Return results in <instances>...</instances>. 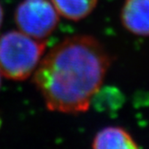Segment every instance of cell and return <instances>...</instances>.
Instances as JSON below:
<instances>
[{
  "label": "cell",
  "instance_id": "6da1fadb",
  "mask_svg": "<svg viewBox=\"0 0 149 149\" xmlns=\"http://www.w3.org/2000/svg\"><path fill=\"white\" fill-rule=\"evenodd\" d=\"M111 58L89 35L62 40L40 61L33 83L49 110L76 114L86 111L101 88Z\"/></svg>",
  "mask_w": 149,
  "mask_h": 149
},
{
  "label": "cell",
  "instance_id": "7a4b0ae2",
  "mask_svg": "<svg viewBox=\"0 0 149 149\" xmlns=\"http://www.w3.org/2000/svg\"><path fill=\"white\" fill-rule=\"evenodd\" d=\"M46 49L43 40L22 31H10L0 35V73L8 79H27L37 68Z\"/></svg>",
  "mask_w": 149,
  "mask_h": 149
},
{
  "label": "cell",
  "instance_id": "3957f363",
  "mask_svg": "<svg viewBox=\"0 0 149 149\" xmlns=\"http://www.w3.org/2000/svg\"><path fill=\"white\" fill-rule=\"evenodd\" d=\"M15 21L22 33L44 40L56 29L58 13L49 0H24L16 7Z\"/></svg>",
  "mask_w": 149,
  "mask_h": 149
},
{
  "label": "cell",
  "instance_id": "277c9868",
  "mask_svg": "<svg viewBox=\"0 0 149 149\" xmlns=\"http://www.w3.org/2000/svg\"><path fill=\"white\" fill-rule=\"evenodd\" d=\"M120 18L124 27L130 33L149 36V0H126Z\"/></svg>",
  "mask_w": 149,
  "mask_h": 149
},
{
  "label": "cell",
  "instance_id": "5b68a950",
  "mask_svg": "<svg viewBox=\"0 0 149 149\" xmlns=\"http://www.w3.org/2000/svg\"><path fill=\"white\" fill-rule=\"evenodd\" d=\"M93 149H139L133 137L120 127L100 130L93 142Z\"/></svg>",
  "mask_w": 149,
  "mask_h": 149
},
{
  "label": "cell",
  "instance_id": "8992f818",
  "mask_svg": "<svg viewBox=\"0 0 149 149\" xmlns=\"http://www.w3.org/2000/svg\"><path fill=\"white\" fill-rule=\"evenodd\" d=\"M57 12L67 19L79 21L88 16L98 0H51Z\"/></svg>",
  "mask_w": 149,
  "mask_h": 149
},
{
  "label": "cell",
  "instance_id": "52a82bcc",
  "mask_svg": "<svg viewBox=\"0 0 149 149\" xmlns=\"http://www.w3.org/2000/svg\"><path fill=\"white\" fill-rule=\"evenodd\" d=\"M123 94L117 88L107 86L103 89H99L97 93L93 95L91 104L99 110H104L106 108L114 107L118 108L123 102Z\"/></svg>",
  "mask_w": 149,
  "mask_h": 149
},
{
  "label": "cell",
  "instance_id": "ba28073f",
  "mask_svg": "<svg viewBox=\"0 0 149 149\" xmlns=\"http://www.w3.org/2000/svg\"><path fill=\"white\" fill-rule=\"evenodd\" d=\"M3 18H4V11H3V7L0 4V27L2 25V23H3Z\"/></svg>",
  "mask_w": 149,
  "mask_h": 149
},
{
  "label": "cell",
  "instance_id": "9c48e42d",
  "mask_svg": "<svg viewBox=\"0 0 149 149\" xmlns=\"http://www.w3.org/2000/svg\"><path fill=\"white\" fill-rule=\"evenodd\" d=\"M0 86H1V73H0Z\"/></svg>",
  "mask_w": 149,
  "mask_h": 149
}]
</instances>
